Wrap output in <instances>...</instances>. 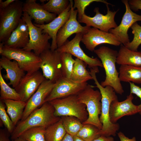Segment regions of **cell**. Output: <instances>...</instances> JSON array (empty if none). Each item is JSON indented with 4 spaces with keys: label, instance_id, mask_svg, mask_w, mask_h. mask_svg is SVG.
Instances as JSON below:
<instances>
[{
    "label": "cell",
    "instance_id": "cell-1",
    "mask_svg": "<svg viewBox=\"0 0 141 141\" xmlns=\"http://www.w3.org/2000/svg\"><path fill=\"white\" fill-rule=\"evenodd\" d=\"M55 109L49 102L44 103L34 110L25 120L20 121L11 133V139L18 138L25 131L33 127L42 126L46 128L59 121L61 117L56 116Z\"/></svg>",
    "mask_w": 141,
    "mask_h": 141
},
{
    "label": "cell",
    "instance_id": "cell-2",
    "mask_svg": "<svg viewBox=\"0 0 141 141\" xmlns=\"http://www.w3.org/2000/svg\"><path fill=\"white\" fill-rule=\"evenodd\" d=\"M97 72L96 70L92 69L90 70V73L96 85L94 87L98 88L101 95L102 108L99 117L100 121L102 125L101 135L114 136L119 130L120 126L118 123H113L111 122L109 117L110 107L112 101L118 99V97L112 87L109 86L103 87L101 86L97 79Z\"/></svg>",
    "mask_w": 141,
    "mask_h": 141
},
{
    "label": "cell",
    "instance_id": "cell-3",
    "mask_svg": "<svg viewBox=\"0 0 141 141\" xmlns=\"http://www.w3.org/2000/svg\"><path fill=\"white\" fill-rule=\"evenodd\" d=\"M93 52L101 60L105 72V79L100 84L103 87L110 86L116 93L122 95L124 91L115 66L118 52L103 46L95 49Z\"/></svg>",
    "mask_w": 141,
    "mask_h": 141
},
{
    "label": "cell",
    "instance_id": "cell-4",
    "mask_svg": "<svg viewBox=\"0 0 141 141\" xmlns=\"http://www.w3.org/2000/svg\"><path fill=\"white\" fill-rule=\"evenodd\" d=\"M0 54L10 60L16 61L20 68L28 74L39 70L42 62L39 56L33 52L23 49L10 48L3 42L0 43Z\"/></svg>",
    "mask_w": 141,
    "mask_h": 141
},
{
    "label": "cell",
    "instance_id": "cell-5",
    "mask_svg": "<svg viewBox=\"0 0 141 141\" xmlns=\"http://www.w3.org/2000/svg\"><path fill=\"white\" fill-rule=\"evenodd\" d=\"M93 87V86L88 84L77 96L79 101L86 105L88 114L87 119L83 124L92 125L101 130L102 125L99 115L101 111V95L99 91L95 90Z\"/></svg>",
    "mask_w": 141,
    "mask_h": 141
},
{
    "label": "cell",
    "instance_id": "cell-6",
    "mask_svg": "<svg viewBox=\"0 0 141 141\" xmlns=\"http://www.w3.org/2000/svg\"><path fill=\"white\" fill-rule=\"evenodd\" d=\"M48 102L54 108V114L56 116H74L82 123L88 118L86 106L79 101L77 95L56 99Z\"/></svg>",
    "mask_w": 141,
    "mask_h": 141
},
{
    "label": "cell",
    "instance_id": "cell-7",
    "mask_svg": "<svg viewBox=\"0 0 141 141\" xmlns=\"http://www.w3.org/2000/svg\"><path fill=\"white\" fill-rule=\"evenodd\" d=\"M23 3L16 0L4 9H0V42L4 43L17 27L22 18Z\"/></svg>",
    "mask_w": 141,
    "mask_h": 141
},
{
    "label": "cell",
    "instance_id": "cell-8",
    "mask_svg": "<svg viewBox=\"0 0 141 141\" xmlns=\"http://www.w3.org/2000/svg\"><path fill=\"white\" fill-rule=\"evenodd\" d=\"M22 18L28 25L29 35V42L23 49L28 51L33 50L38 56L45 51L50 49L51 45L49 41L51 38L49 34L43 33L41 28L35 26L26 12H23Z\"/></svg>",
    "mask_w": 141,
    "mask_h": 141
},
{
    "label": "cell",
    "instance_id": "cell-9",
    "mask_svg": "<svg viewBox=\"0 0 141 141\" xmlns=\"http://www.w3.org/2000/svg\"><path fill=\"white\" fill-rule=\"evenodd\" d=\"M42 62L40 66L45 79L55 83L63 77L60 52L56 50H47L39 56Z\"/></svg>",
    "mask_w": 141,
    "mask_h": 141
},
{
    "label": "cell",
    "instance_id": "cell-10",
    "mask_svg": "<svg viewBox=\"0 0 141 141\" xmlns=\"http://www.w3.org/2000/svg\"><path fill=\"white\" fill-rule=\"evenodd\" d=\"M85 33H79L76 34L74 37L70 41L67 42L56 50L60 52L69 53L82 60L88 65L90 69L98 67H103L101 62L97 58L90 57L84 53L80 47V42L83 36Z\"/></svg>",
    "mask_w": 141,
    "mask_h": 141
},
{
    "label": "cell",
    "instance_id": "cell-11",
    "mask_svg": "<svg viewBox=\"0 0 141 141\" xmlns=\"http://www.w3.org/2000/svg\"><path fill=\"white\" fill-rule=\"evenodd\" d=\"M106 5L107 9L106 15L100 13L98 8L96 7L94 10L96 13L94 16L90 17L85 14L78 21L79 22L85 24L87 26H92L101 31L109 32L110 30L118 26L114 19L118 10L117 11H112L110 10L108 4Z\"/></svg>",
    "mask_w": 141,
    "mask_h": 141
},
{
    "label": "cell",
    "instance_id": "cell-12",
    "mask_svg": "<svg viewBox=\"0 0 141 141\" xmlns=\"http://www.w3.org/2000/svg\"><path fill=\"white\" fill-rule=\"evenodd\" d=\"M87 85V82L78 83L70 79L62 77L55 82L51 91L45 100V102L56 99L77 95L84 90Z\"/></svg>",
    "mask_w": 141,
    "mask_h": 141
},
{
    "label": "cell",
    "instance_id": "cell-13",
    "mask_svg": "<svg viewBox=\"0 0 141 141\" xmlns=\"http://www.w3.org/2000/svg\"><path fill=\"white\" fill-rule=\"evenodd\" d=\"M81 42L89 50L94 51L97 46L103 44H108L115 46L121 44L113 34L101 31L94 27L90 28L84 33Z\"/></svg>",
    "mask_w": 141,
    "mask_h": 141
},
{
    "label": "cell",
    "instance_id": "cell-14",
    "mask_svg": "<svg viewBox=\"0 0 141 141\" xmlns=\"http://www.w3.org/2000/svg\"><path fill=\"white\" fill-rule=\"evenodd\" d=\"M126 7V11L120 24L115 28L110 30L109 32L114 34L121 44L125 46L129 43L130 40L128 34L129 29L135 23L141 21V15L133 12L128 3V1L122 0Z\"/></svg>",
    "mask_w": 141,
    "mask_h": 141
},
{
    "label": "cell",
    "instance_id": "cell-15",
    "mask_svg": "<svg viewBox=\"0 0 141 141\" xmlns=\"http://www.w3.org/2000/svg\"><path fill=\"white\" fill-rule=\"evenodd\" d=\"M72 1L70 17L57 33L56 37L57 48L64 44L72 35L79 33H85L91 28L86 26H83L79 24L77 19V10L74 9Z\"/></svg>",
    "mask_w": 141,
    "mask_h": 141
},
{
    "label": "cell",
    "instance_id": "cell-16",
    "mask_svg": "<svg viewBox=\"0 0 141 141\" xmlns=\"http://www.w3.org/2000/svg\"><path fill=\"white\" fill-rule=\"evenodd\" d=\"M39 70L32 73L26 74L14 88L21 97V100L27 102L45 80Z\"/></svg>",
    "mask_w": 141,
    "mask_h": 141
},
{
    "label": "cell",
    "instance_id": "cell-17",
    "mask_svg": "<svg viewBox=\"0 0 141 141\" xmlns=\"http://www.w3.org/2000/svg\"><path fill=\"white\" fill-rule=\"evenodd\" d=\"M55 83L45 79L26 102L21 121L25 119L34 110L41 106L51 91Z\"/></svg>",
    "mask_w": 141,
    "mask_h": 141
},
{
    "label": "cell",
    "instance_id": "cell-18",
    "mask_svg": "<svg viewBox=\"0 0 141 141\" xmlns=\"http://www.w3.org/2000/svg\"><path fill=\"white\" fill-rule=\"evenodd\" d=\"M133 94L130 93L125 100L119 102L118 99L112 101L110 107L109 117L113 123H116L120 118L125 116L131 115L138 113V105L132 102Z\"/></svg>",
    "mask_w": 141,
    "mask_h": 141
},
{
    "label": "cell",
    "instance_id": "cell-19",
    "mask_svg": "<svg viewBox=\"0 0 141 141\" xmlns=\"http://www.w3.org/2000/svg\"><path fill=\"white\" fill-rule=\"evenodd\" d=\"M72 0H69V4L67 8L61 14L55 18L50 22L42 25L34 24V25L42 29L43 33H46L52 39L50 49L52 51L56 50L57 46L56 37L60 29L69 19L70 14Z\"/></svg>",
    "mask_w": 141,
    "mask_h": 141
},
{
    "label": "cell",
    "instance_id": "cell-20",
    "mask_svg": "<svg viewBox=\"0 0 141 141\" xmlns=\"http://www.w3.org/2000/svg\"><path fill=\"white\" fill-rule=\"evenodd\" d=\"M23 10L38 25H43L45 22L48 23L56 17V14L45 10L42 5L36 3V0H26L23 3Z\"/></svg>",
    "mask_w": 141,
    "mask_h": 141
},
{
    "label": "cell",
    "instance_id": "cell-21",
    "mask_svg": "<svg viewBox=\"0 0 141 141\" xmlns=\"http://www.w3.org/2000/svg\"><path fill=\"white\" fill-rule=\"evenodd\" d=\"M29 40L28 28L22 18L18 26L13 31L4 44L11 48L23 49L27 45Z\"/></svg>",
    "mask_w": 141,
    "mask_h": 141
},
{
    "label": "cell",
    "instance_id": "cell-22",
    "mask_svg": "<svg viewBox=\"0 0 141 141\" xmlns=\"http://www.w3.org/2000/svg\"><path fill=\"white\" fill-rule=\"evenodd\" d=\"M0 67L5 70L6 74L4 77L9 80V85L14 89L26 74L16 61H11L3 56H1L0 58Z\"/></svg>",
    "mask_w": 141,
    "mask_h": 141
},
{
    "label": "cell",
    "instance_id": "cell-23",
    "mask_svg": "<svg viewBox=\"0 0 141 141\" xmlns=\"http://www.w3.org/2000/svg\"><path fill=\"white\" fill-rule=\"evenodd\" d=\"M116 63L120 65L141 67V51L132 50L121 44L118 52Z\"/></svg>",
    "mask_w": 141,
    "mask_h": 141
},
{
    "label": "cell",
    "instance_id": "cell-24",
    "mask_svg": "<svg viewBox=\"0 0 141 141\" xmlns=\"http://www.w3.org/2000/svg\"><path fill=\"white\" fill-rule=\"evenodd\" d=\"M119 78L121 81L141 84V67L120 65Z\"/></svg>",
    "mask_w": 141,
    "mask_h": 141
},
{
    "label": "cell",
    "instance_id": "cell-25",
    "mask_svg": "<svg viewBox=\"0 0 141 141\" xmlns=\"http://www.w3.org/2000/svg\"><path fill=\"white\" fill-rule=\"evenodd\" d=\"M3 101L6 107L7 112L15 126L21 118L26 102L21 100Z\"/></svg>",
    "mask_w": 141,
    "mask_h": 141
},
{
    "label": "cell",
    "instance_id": "cell-26",
    "mask_svg": "<svg viewBox=\"0 0 141 141\" xmlns=\"http://www.w3.org/2000/svg\"><path fill=\"white\" fill-rule=\"evenodd\" d=\"M72 73L70 79L78 83L87 82L89 80H93V78L86 69L87 65L81 60L77 58L75 59Z\"/></svg>",
    "mask_w": 141,
    "mask_h": 141
},
{
    "label": "cell",
    "instance_id": "cell-27",
    "mask_svg": "<svg viewBox=\"0 0 141 141\" xmlns=\"http://www.w3.org/2000/svg\"><path fill=\"white\" fill-rule=\"evenodd\" d=\"M61 119L50 126L45 130L46 141H61L66 134Z\"/></svg>",
    "mask_w": 141,
    "mask_h": 141
},
{
    "label": "cell",
    "instance_id": "cell-28",
    "mask_svg": "<svg viewBox=\"0 0 141 141\" xmlns=\"http://www.w3.org/2000/svg\"><path fill=\"white\" fill-rule=\"evenodd\" d=\"M61 118L66 133L73 137L77 135L84 125L75 116H64Z\"/></svg>",
    "mask_w": 141,
    "mask_h": 141
},
{
    "label": "cell",
    "instance_id": "cell-29",
    "mask_svg": "<svg viewBox=\"0 0 141 141\" xmlns=\"http://www.w3.org/2000/svg\"><path fill=\"white\" fill-rule=\"evenodd\" d=\"M0 68V99L21 100L20 96L15 89L11 87L5 81L1 73V67Z\"/></svg>",
    "mask_w": 141,
    "mask_h": 141
},
{
    "label": "cell",
    "instance_id": "cell-30",
    "mask_svg": "<svg viewBox=\"0 0 141 141\" xmlns=\"http://www.w3.org/2000/svg\"><path fill=\"white\" fill-rule=\"evenodd\" d=\"M46 128L42 126L31 128L25 131L19 137L27 141H46L45 138Z\"/></svg>",
    "mask_w": 141,
    "mask_h": 141
},
{
    "label": "cell",
    "instance_id": "cell-31",
    "mask_svg": "<svg viewBox=\"0 0 141 141\" xmlns=\"http://www.w3.org/2000/svg\"><path fill=\"white\" fill-rule=\"evenodd\" d=\"M101 135V129L94 125L85 124L76 136L85 141H92Z\"/></svg>",
    "mask_w": 141,
    "mask_h": 141
},
{
    "label": "cell",
    "instance_id": "cell-32",
    "mask_svg": "<svg viewBox=\"0 0 141 141\" xmlns=\"http://www.w3.org/2000/svg\"><path fill=\"white\" fill-rule=\"evenodd\" d=\"M69 3L68 0H49L42 5L48 12L58 15L67 8Z\"/></svg>",
    "mask_w": 141,
    "mask_h": 141
},
{
    "label": "cell",
    "instance_id": "cell-33",
    "mask_svg": "<svg viewBox=\"0 0 141 141\" xmlns=\"http://www.w3.org/2000/svg\"><path fill=\"white\" fill-rule=\"evenodd\" d=\"M60 54L62 76L70 79L75 60L69 53L62 52H60Z\"/></svg>",
    "mask_w": 141,
    "mask_h": 141
},
{
    "label": "cell",
    "instance_id": "cell-34",
    "mask_svg": "<svg viewBox=\"0 0 141 141\" xmlns=\"http://www.w3.org/2000/svg\"><path fill=\"white\" fill-rule=\"evenodd\" d=\"M134 36L133 40L125 46L132 50L137 51L139 46L141 44V26L137 22L131 27Z\"/></svg>",
    "mask_w": 141,
    "mask_h": 141
},
{
    "label": "cell",
    "instance_id": "cell-35",
    "mask_svg": "<svg viewBox=\"0 0 141 141\" xmlns=\"http://www.w3.org/2000/svg\"><path fill=\"white\" fill-rule=\"evenodd\" d=\"M73 7L77 8L78 11V21L79 20L85 13L86 8L91 3L94 2H101L105 4H111L104 0H74Z\"/></svg>",
    "mask_w": 141,
    "mask_h": 141
},
{
    "label": "cell",
    "instance_id": "cell-36",
    "mask_svg": "<svg viewBox=\"0 0 141 141\" xmlns=\"http://www.w3.org/2000/svg\"><path fill=\"white\" fill-rule=\"evenodd\" d=\"M5 105L3 101H0V118L2 124L8 132L12 133L15 127L13 123L10 119L5 110Z\"/></svg>",
    "mask_w": 141,
    "mask_h": 141
},
{
    "label": "cell",
    "instance_id": "cell-37",
    "mask_svg": "<svg viewBox=\"0 0 141 141\" xmlns=\"http://www.w3.org/2000/svg\"><path fill=\"white\" fill-rule=\"evenodd\" d=\"M130 88V93L136 95L140 99L141 102V86H139L136 85L134 83L132 82H129ZM138 113L141 115V103L138 105Z\"/></svg>",
    "mask_w": 141,
    "mask_h": 141
},
{
    "label": "cell",
    "instance_id": "cell-38",
    "mask_svg": "<svg viewBox=\"0 0 141 141\" xmlns=\"http://www.w3.org/2000/svg\"><path fill=\"white\" fill-rule=\"evenodd\" d=\"M128 3L131 9L135 11L141 10V0H129Z\"/></svg>",
    "mask_w": 141,
    "mask_h": 141
},
{
    "label": "cell",
    "instance_id": "cell-39",
    "mask_svg": "<svg viewBox=\"0 0 141 141\" xmlns=\"http://www.w3.org/2000/svg\"><path fill=\"white\" fill-rule=\"evenodd\" d=\"M118 135L120 141H137L136 138L133 137L132 138L130 139L126 137L121 132H120L118 133Z\"/></svg>",
    "mask_w": 141,
    "mask_h": 141
},
{
    "label": "cell",
    "instance_id": "cell-40",
    "mask_svg": "<svg viewBox=\"0 0 141 141\" xmlns=\"http://www.w3.org/2000/svg\"><path fill=\"white\" fill-rule=\"evenodd\" d=\"M92 141H115V140L113 137L111 136H106L102 135Z\"/></svg>",
    "mask_w": 141,
    "mask_h": 141
},
{
    "label": "cell",
    "instance_id": "cell-41",
    "mask_svg": "<svg viewBox=\"0 0 141 141\" xmlns=\"http://www.w3.org/2000/svg\"><path fill=\"white\" fill-rule=\"evenodd\" d=\"M16 0H7L3 1L2 0H0V9L5 8Z\"/></svg>",
    "mask_w": 141,
    "mask_h": 141
},
{
    "label": "cell",
    "instance_id": "cell-42",
    "mask_svg": "<svg viewBox=\"0 0 141 141\" xmlns=\"http://www.w3.org/2000/svg\"><path fill=\"white\" fill-rule=\"evenodd\" d=\"M0 141H10L3 130H0Z\"/></svg>",
    "mask_w": 141,
    "mask_h": 141
},
{
    "label": "cell",
    "instance_id": "cell-43",
    "mask_svg": "<svg viewBox=\"0 0 141 141\" xmlns=\"http://www.w3.org/2000/svg\"><path fill=\"white\" fill-rule=\"evenodd\" d=\"M61 141H74L73 137L66 133Z\"/></svg>",
    "mask_w": 141,
    "mask_h": 141
},
{
    "label": "cell",
    "instance_id": "cell-44",
    "mask_svg": "<svg viewBox=\"0 0 141 141\" xmlns=\"http://www.w3.org/2000/svg\"><path fill=\"white\" fill-rule=\"evenodd\" d=\"M74 141H85L77 136H73Z\"/></svg>",
    "mask_w": 141,
    "mask_h": 141
},
{
    "label": "cell",
    "instance_id": "cell-45",
    "mask_svg": "<svg viewBox=\"0 0 141 141\" xmlns=\"http://www.w3.org/2000/svg\"><path fill=\"white\" fill-rule=\"evenodd\" d=\"M12 141H27L19 137L14 140H12Z\"/></svg>",
    "mask_w": 141,
    "mask_h": 141
},
{
    "label": "cell",
    "instance_id": "cell-46",
    "mask_svg": "<svg viewBox=\"0 0 141 141\" xmlns=\"http://www.w3.org/2000/svg\"><path fill=\"white\" fill-rule=\"evenodd\" d=\"M40 2H41V3H42L43 4V3H44V2H45L46 0H40Z\"/></svg>",
    "mask_w": 141,
    "mask_h": 141
}]
</instances>
